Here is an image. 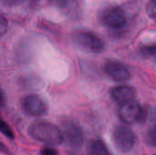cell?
Wrapping results in <instances>:
<instances>
[{
    "instance_id": "6da1fadb",
    "label": "cell",
    "mask_w": 156,
    "mask_h": 155,
    "mask_svg": "<svg viewBox=\"0 0 156 155\" xmlns=\"http://www.w3.org/2000/svg\"><path fill=\"white\" fill-rule=\"evenodd\" d=\"M28 134L34 140L49 146L59 145L64 141L61 130L55 124L45 121L33 122L28 128Z\"/></svg>"
},
{
    "instance_id": "7a4b0ae2",
    "label": "cell",
    "mask_w": 156,
    "mask_h": 155,
    "mask_svg": "<svg viewBox=\"0 0 156 155\" xmlns=\"http://www.w3.org/2000/svg\"><path fill=\"white\" fill-rule=\"evenodd\" d=\"M74 43L82 50L90 53H101L104 49V43L97 35L87 32L80 31L73 35Z\"/></svg>"
},
{
    "instance_id": "3957f363",
    "label": "cell",
    "mask_w": 156,
    "mask_h": 155,
    "mask_svg": "<svg viewBox=\"0 0 156 155\" xmlns=\"http://www.w3.org/2000/svg\"><path fill=\"white\" fill-rule=\"evenodd\" d=\"M113 143L120 152L128 153L134 147L135 136L130 128L120 125L117 126L113 132Z\"/></svg>"
},
{
    "instance_id": "277c9868",
    "label": "cell",
    "mask_w": 156,
    "mask_h": 155,
    "mask_svg": "<svg viewBox=\"0 0 156 155\" xmlns=\"http://www.w3.org/2000/svg\"><path fill=\"white\" fill-rule=\"evenodd\" d=\"M23 111L30 116L41 117L48 112V106L45 101L37 95H27L23 98L22 102Z\"/></svg>"
},
{
    "instance_id": "5b68a950",
    "label": "cell",
    "mask_w": 156,
    "mask_h": 155,
    "mask_svg": "<svg viewBox=\"0 0 156 155\" xmlns=\"http://www.w3.org/2000/svg\"><path fill=\"white\" fill-rule=\"evenodd\" d=\"M119 117L125 124H133L139 122L143 117V109L139 103L129 101L120 106L118 111Z\"/></svg>"
},
{
    "instance_id": "8992f818",
    "label": "cell",
    "mask_w": 156,
    "mask_h": 155,
    "mask_svg": "<svg viewBox=\"0 0 156 155\" xmlns=\"http://www.w3.org/2000/svg\"><path fill=\"white\" fill-rule=\"evenodd\" d=\"M61 132L64 140L72 147H80L83 144L84 137L80 128L71 121H65L61 124Z\"/></svg>"
},
{
    "instance_id": "52a82bcc",
    "label": "cell",
    "mask_w": 156,
    "mask_h": 155,
    "mask_svg": "<svg viewBox=\"0 0 156 155\" xmlns=\"http://www.w3.org/2000/svg\"><path fill=\"white\" fill-rule=\"evenodd\" d=\"M102 22L111 27H120L125 21L126 16L122 9L117 6H111L104 10L101 15Z\"/></svg>"
},
{
    "instance_id": "ba28073f",
    "label": "cell",
    "mask_w": 156,
    "mask_h": 155,
    "mask_svg": "<svg viewBox=\"0 0 156 155\" xmlns=\"http://www.w3.org/2000/svg\"><path fill=\"white\" fill-rule=\"evenodd\" d=\"M106 74L117 82H123L130 79V71L125 65L117 61H108L104 66Z\"/></svg>"
},
{
    "instance_id": "9c48e42d",
    "label": "cell",
    "mask_w": 156,
    "mask_h": 155,
    "mask_svg": "<svg viewBox=\"0 0 156 155\" xmlns=\"http://www.w3.org/2000/svg\"><path fill=\"white\" fill-rule=\"evenodd\" d=\"M111 96L112 100L121 105L129 101H132L135 96V90L133 88L127 85H121L112 89Z\"/></svg>"
},
{
    "instance_id": "30bf717a",
    "label": "cell",
    "mask_w": 156,
    "mask_h": 155,
    "mask_svg": "<svg viewBox=\"0 0 156 155\" xmlns=\"http://www.w3.org/2000/svg\"><path fill=\"white\" fill-rule=\"evenodd\" d=\"M146 142L152 146H156V111L152 114L149 126L145 134Z\"/></svg>"
},
{
    "instance_id": "8fae6325",
    "label": "cell",
    "mask_w": 156,
    "mask_h": 155,
    "mask_svg": "<svg viewBox=\"0 0 156 155\" xmlns=\"http://www.w3.org/2000/svg\"><path fill=\"white\" fill-rule=\"evenodd\" d=\"M88 151L90 155H110L107 147L100 140L92 141L89 145Z\"/></svg>"
},
{
    "instance_id": "7c38bea8",
    "label": "cell",
    "mask_w": 156,
    "mask_h": 155,
    "mask_svg": "<svg viewBox=\"0 0 156 155\" xmlns=\"http://www.w3.org/2000/svg\"><path fill=\"white\" fill-rule=\"evenodd\" d=\"M0 132H2L5 137L13 140L15 138V134L13 132V130L11 127L2 119H0Z\"/></svg>"
},
{
    "instance_id": "4fadbf2b",
    "label": "cell",
    "mask_w": 156,
    "mask_h": 155,
    "mask_svg": "<svg viewBox=\"0 0 156 155\" xmlns=\"http://www.w3.org/2000/svg\"><path fill=\"white\" fill-rule=\"evenodd\" d=\"M147 10L149 15L156 20V0H151L147 5Z\"/></svg>"
},
{
    "instance_id": "5bb4252c",
    "label": "cell",
    "mask_w": 156,
    "mask_h": 155,
    "mask_svg": "<svg viewBox=\"0 0 156 155\" xmlns=\"http://www.w3.org/2000/svg\"><path fill=\"white\" fill-rule=\"evenodd\" d=\"M6 30H7V21L5 16L0 15V37L4 36Z\"/></svg>"
},
{
    "instance_id": "9a60e30c",
    "label": "cell",
    "mask_w": 156,
    "mask_h": 155,
    "mask_svg": "<svg viewBox=\"0 0 156 155\" xmlns=\"http://www.w3.org/2000/svg\"><path fill=\"white\" fill-rule=\"evenodd\" d=\"M40 155H58V152L53 148H43L40 152Z\"/></svg>"
},
{
    "instance_id": "2e32d148",
    "label": "cell",
    "mask_w": 156,
    "mask_h": 155,
    "mask_svg": "<svg viewBox=\"0 0 156 155\" xmlns=\"http://www.w3.org/2000/svg\"><path fill=\"white\" fill-rule=\"evenodd\" d=\"M144 52L147 53V54H151V55H154L156 53V45H153V46H148V47H145L144 48Z\"/></svg>"
},
{
    "instance_id": "e0dca14e",
    "label": "cell",
    "mask_w": 156,
    "mask_h": 155,
    "mask_svg": "<svg viewBox=\"0 0 156 155\" xmlns=\"http://www.w3.org/2000/svg\"><path fill=\"white\" fill-rule=\"evenodd\" d=\"M0 153L5 155H12L11 152L8 150V148L1 142H0Z\"/></svg>"
},
{
    "instance_id": "ac0fdd59",
    "label": "cell",
    "mask_w": 156,
    "mask_h": 155,
    "mask_svg": "<svg viewBox=\"0 0 156 155\" xmlns=\"http://www.w3.org/2000/svg\"><path fill=\"white\" fill-rule=\"evenodd\" d=\"M68 1H69V0H49V2H50L52 5H58V6H62V5H66Z\"/></svg>"
},
{
    "instance_id": "d6986e66",
    "label": "cell",
    "mask_w": 156,
    "mask_h": 155,
    "mask_svg": "<svg viewBox=\"0 0 156 155\" xmlns=\"http://www.w3.org/2000/svg\"><path fill=\"white\" fill-rule=\"evenodd\" d=\"M5 94H4L3 90L0 89V106H3L5 104Z\"/></svg>"
}]
</instances>
